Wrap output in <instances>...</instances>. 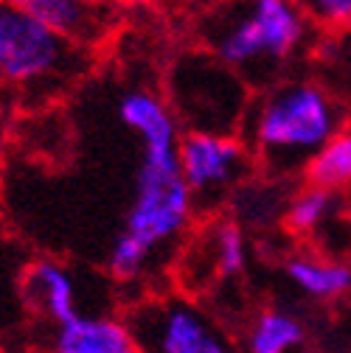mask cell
<instances>
[{
    "mask_svg": "<svg viewBox=\"0 0 351 353\" xmlns=\"http://www.w3.org/2000/svg\"><path fill=\"white\" fill-rule=\"evenodd\" d=\"M118 118L138 138L141 163L124 228L107 252V267L118 281H135L186 236L197 202L180 171L183 129L166 99L146 87L129 90L118 101Z\"/></svg>",
    "mask_w": 351,
    "mask_h": 353,
    "instance_id": "cell-1",
    "label": "cell"
},
{
    "mask_svg": "<svg viewBox=\"0 0 351 353\" xmlns=\"http://www.w3.org/2000/svg\"><path fill=\"white\" fill-rule=\"evenodd\" d=\"M321 28L298 0H225L197 14L200 48L228 65L253 93L310 65Z\"/></svg>",
    "mask_w": 351,
    "mask_h": 353,
    "instance_id": "cell-2",
    "label": "cell"
},
{
    "mask_svg": "<svg viewBox=\"0 0 351 353\" xmlns=\"http://www.w3.org/2000/svg\"><path fill=\"white\" fill-rule=\"evenodd\" d=\"M345 107L310 73L253 93L242 141L273 176L306 174L315 154L345 123Z\"/></svg>",
    "mask_w": 351,
    "mask_h": 353,
    "instance_id": "cell-3",
    "label": "cell"
},
{
    "mask_svg": "<svg viewBox=\"0 0 351 353\" xmlns=\"http://www.w3.org/2000/svg\"><path fill=\"white\" fill-rule=\"evenodd\" d=\"M253 90L205 48H189L166 70V104L183 132L242 135Z\"/></svg>",
    "mask_w": 351,
    "mask_h": 353,
    "instance_id": "cell-4",
    "label": "cell"
},
{
    "mask_svg": "<svg viewBox=\"0 0 351 353\" xmlns=\"http://www.w3.org/2000/svg\"><path fill=\"white\" fill-rule=\"evenodd\" d=\"M82 68V46L46 28L15 0H0V84L17 93H54Z\"/></svg>",
    "mask_w": 351,
    "mask_h": 353,
    "instance_id": "cell-5",
    "label": "cell"
},
{
    "mask_svg": "<svg viewBox=\"0 0 351 353\" xmlns=\"http://www.w3.org/2000/svg\"><path fill=\"white\" fill-rule=\"evenodd\" d=\"M126 323L141 353H239L228 331L189 297H146Z\"/></svg>",
    "mask_w": 351,
    "mask_h": 353,
    "instance_id": "cell-6",
    "label": "cell"
},
{
    "mask_svg": "<svg viewBox=\"0 0 351 353\" xmlns=\"http://www.w3.org/2000/svg\"><path fill=\"white\" fill-rule=\"evenodd\" d=\"M256 160L242 135H211V132H183L180 171L200 205H214L231 196L253 171Z\"/></svg>",
    "mask_w": 351,
    "mask_h": 353,
    "instance_id": "cell-7",
    "label": "cell"
},
{
    "mask_svg": "<svg viewBox=\"0 0 351 353\" xmlns=\"http://www.w3.org/2000/svg\"><path fill=\"white\" fill-rule=\"evenodd\" d=\"M26 294L37 312L46 314L57 328L82 314L79 286L70 270L54 258H39L26 270Z\"/></svg>",
    "mask_w": 351,
    "mask_h": 353,
    "instance_id": "cell-8",
    "label": "cell"
},
{
    "mask_svg": "<svg viewBox=\"0 0 351 353\" xmlns=\"http://www.w3.org/2000/svg\"><path fill=\"white\" fill-rule=\"evenodd\" d=\"M54 353H141V347L126 320L79 314L57 328Z\"/></svg>",
    "mask_w": 351,
    "mask_h": 353,
    "instance_id": "cell-9",
    "label": "cell"
},
{
    "mask_svg": "<svg viewBox=\"0 0 351 353\" xmlns=\"http://www.w3.org/2000/svg\"><path fill=\"white\" fill-rule=\"evenodd\" d=\"M284 278L312 300H337L351 292V263L332 255L295 252L284 261Z\"/></svg>",
    "mask_w": 351,
    "mask_h": 353,
    "instance_id": "cell-10",
    "label": "cell"
},
{
    "mask_svg": "<svg viewBox=\"0 0 351 353\" xmlns=\"http://www.w3.org/2000/svg\"><path fill=\"white\" fill-rule=\"evenodd\" d=\"M310 76L348 110L351 107V26L321 31L312 57Z\"/></svg>",
    "mask_w": 351,
    "mask_h": 353,
    "instance_id": "cell-11",
    "label": "cell"
},
{
    "mask_svg": "<svg viewBox=\"0 0 351 353\" xmlns=\"http://www.w3.org/2000/svg\"><path fill=\"white\" fill-rule=\"evenodd\" d=\"M15 3L76 46L99 37V9L91 0H15Z\"/></svg>",
    "mask_w": 351,
    "mask_h": 353,
    "instance_id": "cell-12",
    "label": "cell"
},
{
    "mask_svg": "<svg viewBox=\"0 0 351 353\" xmlns=\"http://www.w3.org/2000/svg\"><path fill=\"white\" fill-rule=\"evenodd\" d=\"M306 342L303 320L284 305H267L250 320L245 353H295Z\"/></svg>",
    "mask_w": 351,
    "mask_h": 353,
    "instance_id": "cell-13",
    "label": "cell"
},
{
    "mask_svg": "<svg viewBox=\"0 0 351 353\" xmlns=\"http://www.w3.org/2000/svg\"><path fill=\"white\" fill-rule=\"evenodd\" d=\"M340 205H343V199L337 191H326L321 185L306 183L287 199V208H284L287 230L298 239L321 236L337 219Z\"/></svg>",
    "mask_w": 351,
    "mask_h": 353,
    "instance_id": "cell-14",
    "label": "cell"
},
{
    "mask_svg": "<svg viewBox=\"0 0 351 353\" xmlns=\"http://www.w3.org/2000/svg\"><path fill=\"white\" fill-rule=\"evenodd\" d=\"M197 247L205 255L208 278H239L247 267V239L239 222H214Z\"/></svg>",
    "mask_w": 351,
    "mask_h": 353,
    "instance_id": "cell-15",
    "label": "cell"
},
{
    "mask_svg": "<svg viewBox=\"0 0 351 353\" xmlns=\"http://www.w3.org/2000/svg\"><path fill=\"white\" fill-rule=\"evenodd\" d=\"M306 183L337 194L351 188V126H343L315 154V160L306 168Z\"/></svg>",
    "mask_w": 351,
    "mask_h": 353,
    "instance_id": "cell-16",
    "label": "cell"
},
{
    "mask_svg": "<svg viewBox=\"0 0 351 353\" xmlns=\"http://www.w3.org/2000/svg\"><path fill=\"white\" fill-rule=\"evenodd\" d=\"M321 31L351 26V0H298Z\"/></svg>",
    "mask_w": 351,
    "mask_h": 353,
    "instance_id": "cell-17",
    "label": "cell"
},
{
    "mask_svg": "<svg viewBox=\"0 0 351 353\" xmlns=\"http://www.w3.org/2000/svg\"><path fill=\"white\" fill-rule=\"evenodd\" d=\"M6 149H9V123L0 112V168H3V157H6Z\"/></svg>",
    "mask_w": 351,
    "mask_h": 353,
    "instance_id": "cell-18",
    "label": "cell"
},
{
    "mask_svg": "<svg viewBox=\"0 0 351 353\" xmlns=\"http://www.w3.org/2000/svg\"><path fill=\"white\" fill-rule=\"evenodd\" d=\"M186 3H191V6H197V9L202 12V9H211V6H216V3H225V0H186Z\"/></svg>",
    "mask_w": 351,
    "mask_h": 353,
    "instance_id": "cell-19",
    "label": "cell"
}]
</instances>
